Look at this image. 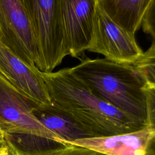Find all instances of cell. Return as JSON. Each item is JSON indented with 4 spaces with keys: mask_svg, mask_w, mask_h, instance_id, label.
<instances>
[{
    "mask_svg": "<svg viewBox=\"0 0 155 155\" xmlns=\"http://www.w3.org/2000/svg\"><path fill=\"white\" fill-rule=\"evenodd\" d=\"M40 73L51 101L70 113L92 137L130 133L147 127L96 96L70 68Z\"/></svg>",
    "mask_w": 155,
    "mask_h": 155,
    "instance_id": "cell-1",
    "label": "cell"
},
{
    "mask_svg": "<svg viewBox=\"0 0 155 155\" xmlns=\"http://www.w3.org/2000/svg\"><path fill=\"white\" fill-rule=\"evenodd\" d=\"M70 70L96 96L147 126L146 83L132 65L86 58Z\"/></svg>",
    "mask_w": 155,
    "mask_h": 155,
    "instance_id": "cell-2",
    "label": "cell"
},
{
    "mask_svg": "<svg viewBox=\"0 0 155 155\" xmlns=\"http://www.w3.org/2000/svg\"><path fill=\"white\" fill-rule=\"evenodd\" d=\"M38 56L37 68L50 73L68 55L60 0H23Z\"/></svg>",
    "mask_w": 155,
    "mask_h": 155,
    "instance_id": "cell-3",
    "label": "cell"
},
{
    "mask_svg": "<svg viewBox=\"0 0 155 155\" xmlns=\"http://www.w3.org/2000/svg\"><path fill=\"white\" fill-rule=\"evenodd\" d=\"M40 104L18 90L0 74V131L3 135L34 134L64 144L34 116V110Z\"/></svg>",
    "mask_w": 155,
    "mask_h": 155,
    "instance_id": "cell-4",
    "label": "cell"
},
{
    "mask_svg": "<svg viewBox=\"0 0 155 155\" xmlns=\"http://www.w3.org/2000/svg\"><path fill=\"white\" fill-rule=\"evenodd\" d=\"M0 44L33 68L38 56L23 0H0Z\"/></svg>",
    "mask_w": 155,
    "mask_h": 155,
    "instance_id": "cell-5",
    "label": "cell"
},
{
    "mask_svg": "<svg viewBox=\"0 0 155 155\" xmlns=\"http://www.w3.org/2000/svg\"><path fill=\"white\" fill-rule=\"evenodd\" d=\"M87 51L99 53L117 63L130 65L143 54L134 35L116 25L107 15L99 0H96L93 39Z\"/></svg>",
    "mask_w": 155,
    "mask_h": 155,
    "instance_id": "cell-6",
    "label": "cell"
},
{
    "mask_svg": "<svg viewBox=\"0 0 155 155\" xmlns=\"http://www.w3.org/2000/svg\"><path fill=\"white\" fill-rule=\"evenodd\" d=\"M68 55L78 58L90 47L96 0H60Z\"/></svg>",
    "mask_w": 155,
    "mask_h": 155,
    "instance_id": "cell-7",
    "label": "cell"
},
{
    "mask_svg": "<svg viewBox=\"0 0 155 155\" xmlns=\"http://www.w3.org/2000/svg\"><path fill=\"white\" fill-rule=\"evenodd\" d=\"M0 74L18 90L39 103L51 102L38 68H31L1 44Z\"/></svg>",
    "mask_w": 155,
    "mask_h": 155,
    "instance_id": "cell-8",
    "label": "cell"
},
{
    "mask_svg": "<svg viewBox=\"0 0 155 155\" xmlns=\"http://www.w3.org/2000/svg\"><path fill=\"white\" fill-rule=\"evenodd\" d=\"M154 132L148 127L130 133L76 140L71 145L87 148L105 155H147Z\"/></svg>",
    "mask_w": 155,
    "mask_h": 155,
    "instance_id": "cell-9",
    "label": "cell"
},
{
    "mask_svg": "<svg viewBox=\"0 0 155 155\" xmlns=\"http://www.w3.org/2000/svg\"><path fill=\"white\" fill-rule=\"evenodd\" d=\"M36 119L65 145L78 139L92 137L82 130L67 111L53 102L41 104L33 111Z\"/></svg>",
    "mask_w": 155,
    "mask_h": 155,
    "instance_id": "cell-10",
    "label": "cell"
},
{
    "mask_svg": "<svg viewBox=\"0 0 155 155\" xmlns=\"http://www.w3.org/2000/svg\"><path fill=\"white\" fill-rule=\"evenodd\" d=\"M151 0H99L110 18L119 27L134 35L142 21Z\"/></svg>",
    "mask_w": 155,
    "mask_h": 155,
    "instance_id": "cell-11",
    "label": "cell"
},
{
    "mask_svg": "<svg viewBox=\"0 0 155 155\" xmlns=\"http://www.w3.org/2000/svg\"><path fill=\"white\" fill-rule=\"evenodd\" d=\"M132 65L146 84L155 87V41Z\"/></svg>",
    "mask_w": 155,
    "mask_h": 155,
    "instance_id": "cell-12",
    "label": "cell"
},
{
    "mask_svg": "<svg viewBox=\"0 0 155 155\" xmlns=\"http://www.w3.org/2000/svg\"><path fill=\"white\" fill-rule=\"evenodd\" d=\"M146 98L147 125L153 132L155 131V87L146 84L145 87Z\"/></svg>",
    "mask_w": 155,
    "mask_h": 155,
    "instance_id": "cell-13",
    "label": "cell"
},
{
    "mask_svg": "<svg viewBox=\"0 0 155 155\" xmlns=\"http://www.w3.org/2000/svg\"><path fill=\"white\" fill-rule=\"evenodd\" d=\"M48 155H105L80 146L69 145L62 147Z\"/></svg>",
    "mask_w": 155,
    "mask_h": 155,
    "instance_id": "cell-14",
    "label": "cell"
},
{
    "mask_svg": "<svg viewBox=\"0 0 155 155\" xmlns=\"http://www.w3.org/2000/svg\"><path fill=\"white\" fill-rule=\"evenodd\" d=\"M145 27L147 33L155 41V2L150 7L145 19Z\"/></svg>",
    "mask_w": 155,
    "mask_h": 155,
    "instance_id": "cell-15",
    "label": "cell"
},
{
    "mask_svg": "<svg viewBox=\"0 0 155 155\" xmlns=\"http://www.w3.org/2000/svg\"><path fill=\"white\" fill-rule=\"evenodd\" d=\"M147 155H155V131L149 142Z\"/></svg>",
    "mask_w": 155,
    "mask_h": 155,
    "instance_id": "cell-16",
    "label": "cell"
},
{
    "mask_svg": "<svg viewBox=\"0 0 155 155\" xmlns=\"http://www.w3.org/2000/svg\"><path fill=\"white\" fill-rule=\"evenodd\" d=\"M7 147V145L4 139L2 133L0 131V154L3 151V150Z\"/></svg>",
    "mask_w": 155,
    "mask_h": 155,
    "instance_id": "cell-17",
    "label": "cell"
},
{
    "mask_svg": "<svg viewBox=\"0 0 155 155\" xmlns=\"http://www.w3.org/2000/svg\"><path fill=\"white\" fill-rule=\"evenodd\" d=\"M0 155H13L10 151L8 146L3 150V151L1 153Z\"/></svg>",
    "mask_w": 155,
    "mask_h": 155,
    "instance_id": "cell-18",
    "label": "cell"
}]
</instances>
